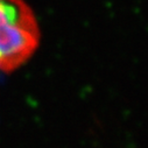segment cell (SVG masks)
Segmentation results:
<instances>
[{
    "label": "cell",
    "mask_w": 148,
    "mask_h": 148,
    "mask_svg": "<svg viewBox=\"0 0 148 148\" xmlns=\"http://www.w3.org/2000/svg\"><path fill=\"white\" fill-rule=\"evenodd\" d=\"M39 28L23 0H0V71L22 65L39 45Z\"/></svg>",
    "instance_id": "1"
}]
</instances>
